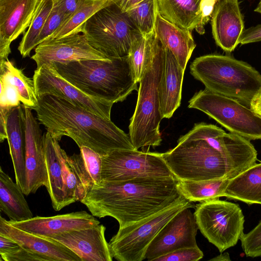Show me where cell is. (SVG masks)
<instances>
[{"instance_id":"1","label":"cell","mask_w":261,"mask_h":261,"mask_svg":"<svg viewBox=\"0 0 261 261\" xmlns=\"http://www.w3.org/2000/svg\"><path fill=\"white\" fill-rule=\"evenodd\" d=\"M179 179L138 178L118 182H100L81 201L91 214L115 219L122 228L172 205L183 195Z\"/></svg>"},{"instance_id":"2","label":"cell","mask_w":261,"mask_h":261,"mask_svg":"<svg viewBox=\"0 0 261 261\" xmlns=\"http://www.w3.org/2000/svg\"><path fill=\"white\" fill-rule=\"evenodd\" d=\"M37 99L33 109L37 119L56 140L69 137L79 148L86 146L101 156L116 150L135 149L129 134L111 119L52 94H43Z\"/></svg>"},{"instance_id":"3","label":"cell","mask_w":261,"mask_h":261,"mask_svg":"<svg viewBox=\"0 0 261 261\" xmlns=\"http://www.w3.org/2000/svg\"><path fill=\"white\" fill-rule=\"evenodd\" d=\"M50 65L85 94L113 104L123 101L133 91H138V83L128 56L111 60H83Z\"/></svg>"},{"instance_id":"4","label":"cell","mask_w":261,"mask_h":261,"mask_svg":"<svg viewBox=\"0 0 261 261\" xmlns=\"http://www.w3.org/2000/svg\"><path fill=\"white\" fill-rule=\"evenodd\" d=\"M165 48L153 34L139 81L138 99L130 119L129 136L135 149L156 147L162 142L160 124L159 86L162 74Z\"/></svg>"},{"instance_id":"5","label":"cell","mask_w":261,"mask_h":261,"mask_svg":"<svg viewBox=\"0 0 261 261\" xmlns=\"http://www.w3.org/2000/svg\"><path fill=\"white\" fill-rule=\"evenodd\" d=\"M190 73L205 89L234 99L250 108L261 88V74L254 67L229 55L209 54L196 58Z\"/></svg>"},{"instance_id":"6","label":"cell","mask_w":261,"mask_h":261,"mask_svg":"<svg viewBox=\"0 0 261 261\" xmlns=\"http://www.w3.org/2000/svg\"><path fill=\"white\" fill-rule=\"evenodd\" d=\"M163 156L179 180L227 178V165L222 153L192 129L178 139L175 147L163 153Z\"/></svg>"},{"instance_id":"7","label":"cell","mask_w":261,"mask_h":261,"mask_svg":"<svg viewBox=\"0 0 261 261\" xmlns=\"http://www.w3.org/2000/svg\"><path fill=\"white\" fill-rule=\"evenodd\" d=\"M139 33L126 13L114 3L98 11L82 29L89 44L110 60L127 57Z\"/></svg>"},{"instance_id":"8","label":"cell","mask_w":261,"mask_h":261,"mask_svg":"<svg viewBox=\"0 0 261 261\" xmlns=\"http://www.w3.org/2000/svg\"><path fill=\"white\" fill-rule=\"evenodd\" d=\"M182 196L167 208L132 225L119 228L109 242L113 258L119 261H142L154 237L176 214L195 205Z\"/></svg>"},{"instance_id":"9","label":"cell","mask_w":261,"mask_h":261,"mask_svg":"<svg viewBox=\"0 0 261 261\" xmlns=\"http://www.w3.org/2000/svg\"><path fill=\"white\" fill-rule=\"evenodd\" d=\"M188 108L205 113L231 133L249 140H261V117L234 99L205 88L194 94Z\"/></svg>"},{"instance_id":"10","label":"cell","mask_w":261,"mask_h":261,"mask_svg":"<svg viewBox=\"0 0 261 261\" xmlns=\"http://www.w3.org/2000/svg\"><path fill=\"white\" fill-rule=\"evenodd\" d=\"M195 208L198 229L221 253L237 244L245 222L238 204L215 199L201 202Z\"/></svg>"},{"instance_id":"11","label":"cell","mask_w":261,"mask_h":261,"mask_svg":"<svg viewBox=\"0 0 261 261\" xmlns=\"http://www.w3.org/2000/svg\"><path fill=\"white\" fill-rule=\"evenodd\" d=\"M101 159L100 182H118L138 178L176 177L166 163L163 153L118 149L102 156Z\"/></svg>"},{"instance_id":"12","label":"cell","mask_w":261,"mask_h":261,"mask_svg":"<svg viewBox=\"0 0 261 261\" xmlns=\"http://www.w3.org/2000/svg\"><path fill=\"white\" fill-rule=\"evenodd\" d=\"M33 80L37 97L45 94L59 96L92 113L111 119L113 103L85 94L61 76L52 65H43L37 68Z\"/></svg>"},{"instance_id":"13","label":"cell","mask_w":261,"mask_h":261,"mask_svg":"<svg viewBox=\"0 0 261 261\" xmlns=\"http://www.w3.org/2000/svg\"><path fill=\"white\" fill-rule=\"evenodd\" d=\"M191 208L183 209L166 224L148 246L144 259L154 261L176 250L198 246V227Z\"/></svg>"},{"instance_id":"14","label":"cell","mask_w":261,"mask_h":261,"mask_svg":"<svg viewBox=\"0 0 261 261\" xmlns=\"http://www.w3.org/2000/svg\"><path fill=\"white\" fill-rule=\"evenodd\" d=\"M31 59L35 62L37 68L53 63L90 59L110 60L94 49L82 33L45 40L36 46Z\"/></svg>"},{"instance_id":"15","label":"cell","mask_w":261,"mask_h":261,"mask_svg":"<svg viewBox=\"0 0 261 261\" xmlns=\"http://www.w3.org/2000/svg\"><path fill=\"white\" fill-rule=\"evenodd\" d=\"M42 0H0V63L8 60L10 45L29 28Z\"/></svg>"},{"instance_id":"16","label":"cell","mask_w":261,"mask_h":261,"mask_svg":"<svg viewBox=\"0 0 261 261\" xmlns=\"http://www.w3.org/2000/svg\"><path fill=\"white\" fill-rule=\"evenodd\" d=\"M32 109L24 106L25 115V168L28 196L48 185V175L44 148L43 134Z\"/></svg>"},{"instance_id":"17","label":"cell","mask_w":261,"mask_h":261,"mask_svg":"<svg viewBox=\"0 0 261 261\" xmlns=\"http://www.w3.org/2000/svg\"><path fill=\"white\" fill-rule=\"evenodd\" d=\"M12 226L44 238L88 228L100 224L92 214L85 211L50 217L36 216L22 221H8Z\"/></svg>"},{"instance_id":"18","label":"cell","mask_w":261,"mask_h":261,"mask_svg":"<svg viewBox=\"0 0 261 261\" xmlns=\"http://www.w3.org/2000/svg\"><path fill=\"white\" fill-rule=\"evenodd\" d=\"M106 229L104 225L99 224L51 238L71 250L82 261H112L113 257L105 238Z\"/></svg>"},{"instance_id":"19","label":"cell","mask_w":261,"mask_h":261,"mask_svg":"<svg viewBox=\"0 0 261 261\" xmlns=\"http://www.w3.org/2000/svg\"><path fill=\"white\" fill-rule=\"evenodd\" d=\"M212 32L216 44L228 53L238 46L244 30L238 0H218L211 18Z\"/></svg>"},{"instance_id":"20","label":"cell","mask_w":261,"mask_h":261,"mask_svg":"<svg viewBox=\"0 0 261 261\" xmlns=\"http://www.w3.org/2000/svg\"><path fill=\"white\" fill-rule=\"evenodd\" d=\"M0 234L14 240L21 247L47 257L52 261H82L76 254L61 243L16 228L1 216Z\"/></svg>"},{"instance_id":"21","label":"cell","mask_w":261,"mask_h":261,"mask_svg":"<svg viewBox=\"0 0 261 261\" xmlns=\"http://www.w3.org/2000/svg\"><path fill=\"white\" fill-rule=\"evenodd\" d=\"M164 48L163 71L159 86L160 111L162 119L171 118L180 105L185 71L173 54Z\"/></svg>"},{"instance_id":"22","label":"cell","mask_w":261,"mask_h":261,"mask_svg":"<svg viewBox=\"0 0 261 261\" xmlns=\"http://www.w3.org/2000/svg\"><path fill=\"white\" fill-rule=\"evenodd\" d=\"M25 120L24 106L20 104L11 110L7 122V140L15 180L24 194L27 187Z\"/></svg>"},{"instance_id":"23","label":"cell","mask_w":261,"mask_h":261,"mask_svg":"<svg viewBox=\"0 0 261 261\" xmlns=\"http://www.w3.org/2000/svg\"><path fill=\"white\" fill-rule=\"evenodd\" d=\"M154 33L163 46L173 54L179 65L185 70L196 47L191 32L180 29L167 21L157 10Z\"/></svg>"},{"instance_id":"24","label":"cell","mask_w":261,"mask_h":261,"mask_svg":"<svg viewBox=\"0 0 261 261\" xmlns=\"http://www.w3.org/2000/svg\"><path fill=\"white\" fill-rule=\"evenodd\" d=\"M158 10L163 18L180 29L200 34L201 28V7L203 0H156Z\"/></svg>"},{"instance_id":"25","label":"cell","mask_w":261,"mask_h":261,"mask_svg":"<svg viewBox=\"0 0 261 261\" xmlns=\"http://www.w3.org/2000/svg\"><path fill=\"white\" fill-rule=\"evenodd\" d=\"M44 152L48 175L46 188L53 208L59 211L65 207L63 168L58 152V141L46 132L43 134Z\"/></svg>"},{"instance_id":"26","label":"cell","mask_w":261,"mask_h":261,"mask_svg":"<svg viewBox=\"0 0 261 261\" xmlns=\"http://www.w3.org/2000/svg\"><path fill=\"white\" fill-rule=\"evenodd\" d=\"M223 197L248 204H261V163L254 164L230 179Z\"/></svg>"},{"instance_id":"27","label":"cell","mask_w":261,"mask_h":261,"mask_svg":"<svg viewBox=\"0 0 261 261\" xmlns=\"http://www.w3.org/2000/svg\"><path fill=\"white\" fill-rule=\"evenodd\" d=\"M24 195L18 184L1 167L0 210L10 220L18 222L33 217Z\"/></svg>"},{"instance_id":"28","label":"cell","mask_w":261,"mask_h":261,"mask_svg":"<svg viewBox=\"0 0 261 261\" xmlns=\"http://www.w3.org/2000/svg\"><path fill=\"white\" fill-rule=\"evenodd\" d=\"M79 154L68 156L69 163L86 195L101 181V156L86 146L80 148Z\"/></svg>"},{"instance_id":"29","label":"cell","mask_w":261,"mask_h":261,"mask_svg":"<svg viewBox=\"0 0 261 261\" xmlns=\"http://www.w3.org/2000/svg\"><path fill=\"white\" fill-rule=\"evenodd\" d=\"M230 179L220 178L201 181L180 180L181 194L191 202H203L223 197Z\"/></svg>"},{"instance_id":"30","label":"cell","mask_w":261,"mask_h":261,"mask_svg":"<svg viewBox=\"0 0 261 261\" xmlns=\"http://www.w3.org/2000/svg\"><path fill=\"white\" fill-rule=\"evenodd\" d=\"M113 3L111 0H80L75 10L60 28L47 39L60 38L82 33L83 25L93 15Z\"/></svg>"},{"instance_id":"31","label":"cell","mask_w":261,"mask_h":261,"mask_svg":"<svg viewBox=\"0 0 261 261\" xmlns=\"http://www.w3.org/2000/svg\"><path fill=\"white\" fill-rule=\"evenodd\" d=\"M0 76L5 77L15 88L20 101L24 106L32 109L36 107L38 99L33 80L26 76L9 60L0 63Z\"/></svg>"},{"instance_id":"32","label":"cell","mask_w":261,"mask_h":261,"mask_svg":"<svg viewBox=\"0 0 261 261\" xmlns=\"http://www.w3.org/2000/svg\"><path fill=\"white\" fill-rule=\"evenodd\" d=\"M53 6V0H42L27 31L23 33L18 47L23 58L29 56L38 45V40L46 20Z\"/></svg>"},{"instance_id":"33","label":"cell","mask_w":261,"mask_h":261,"mask_svg":"<svg viewBox=\"0 0 261 261\" xmlns=\"http://www.w3.org/2000/svg\"><path fill=\"white\" fill-rule=\"evenodd\" d=\"M157 10L156 0H143L125 13L137 30L147 36L154 32Z\"/></svg>"},{"instance_id":"34","label":"cell","mask_w":261,"mask_h":261,"mask_svg":"<svg viewBox=\"0 0 261 261\" xmlns=\"http://www.w3.org/2000/svg\"><path fill=\"white\" fill-rule=\"evenodd\" d=\"M58 149L63 168L65 204L66 206L76 201H81L86 196V193L71 167L69 155L60 145Z\"/></svg>"},{"instance_id":"35","label":"cell","mask_w":261,"mask_h":261,"mask_svg":"<svg viewBox=\"0 0 261 261\" xmlns=\"http://www.w3.org/2000/svg\"><path fill=\"white\" fill-rule=\"evenodd\" d=\"M153 33L144 36L139 33L133 41L128 57L138 83L143 72Z\"/></svg>"},{"instance_id":"36","label":"cell","mask_w":261,"mask_h":261,"mask_svg":"<svg viewBox=\"0 0 261 261\" xmlns=\"http://www.w3.org/2000/svg\"><path fill=\"white\" fill-rule=\"evenodd\" d=\"M53 1L52 9L48 16L38 40V45L57 32L68 18L59 3Z\"/></svg>"},{"instance_id":"37","label":"cell","mask_w":261,"mask_h":261,"mask_svg":"<svg viewBox=\"0 0 261 261\" xmlns=\"http://www.w3.org/2000/svg\"><path fill=\"white\" fill-rule=\"evenodd\" d=\"M240 240L247 256H261V222L248 233H243Z\"/></svg>"},{"instance_id":"38","label":"cell","mask_w":261,"mask_h":261,"mask_svg":"<svg viewBox=\"0 0 261 261\" xmlns=\"http://www.w3.org/2000/svg\"><path fill=\"white\" fill-rule=\"evenodd\" d=\"M203 257L198 246L183 248L160 256L154 261H197Z\"/></svg>"},{"instance_id":"39","label":"cell","mask_w":261,"mask_h":261,"mask_svg":"<svg viewBox=\"0 0 261 261\" xmlns=\"http://www.w3.org/2000/svg\"><path fill=\"white\" fill-rule=\"evenodd\" d=\"M0 106L15 107L20 105L18 93L15 88L5 77L0 76Z\"/></svg>"},{"instance_id":"40","label":"cell","mask_w":261,"mask_h":261,"mask_svg":"<svg viewBox=\"0 0 261 261\" xmlns=\"http://www.w3.org/2000/svg\"><path fill=\"white\" fill-rule=\"evenodd\" d=\"M1 261H52L45 256L31 252L20 246L10 254L1 256Z\"/></svg>"},{"instance_id":"41","label":"cell","mask_w":261,"mask_h":261,"mask_svg":"<svg viewBox=\"0 0 261 261\" xmlns=\"http://www.w3.org/2000/svg\"><path fill=\"white\" fill-rule=\"evenodd\" d=\"M261 41V24L244 29L239 39L241 45Z\"/></svg>"},{"instance_id":"42","label":"cell","mask_w":261,"mask_h":261,"mask_svg":"<svg viewBox=\"0 0 261 261\" xmlns=\"http://www.w3.org/2000/svg\"><path fill=\"white\" fill-rule=\"evenodd\" d=\"M20 246L14 240L0 234V255L3 256L17 250Z\"/></svg>"},{"instance_id":"43","label":"cell","mask_w":261,"mask_h":261,"mask_svg":"<svg viewBox=\"0 0 261 261\" xmlns=\"http://www.w3.org/2000/svg\"><path fill=\"white\" fill-rule=\"evenodd\" d=\"M13 108L0 106V141L7 139V122L8 115Z\"/></svg>"},{"instance_id":"44","label":"cell","mask_w":261,"mask_h":261,"mask_svg":"<svg viewBox=\"0 0 261 261\" xmlns=\"http://www.w3.org/2000/svg\"><path fill=\"white\" fill-rule=\"evenodd\" d=\"M123 12H126L143 0H111Z\"/></svg>"},{"instance_id":"45","label":"cell","mask_w":261,"mask_h":261,"mask_svg":"<svg viewBox=\"0 0 261 261\" xmlns=\"http://www.w3.org/2000/svg\"><path fill=\"white\" fill-rule=\"evenodd\" d=\"M250 108L261 117V88L252 98Z\"/></svg>"},{"instance_id":"46","label":"cell","mask_w":261,"mask_h":261,"mask_svg":"<svg viewBox=\"0 0 261 261\" xmlns=\"http://www.w3.org/2000/svg\"><path fill=\"white\" fill-rule=\"evenodd\" d=\"M212 261H230L229 254L228 252L221 253L220 255L210 259Z\"/></svg>"},{"instance_id":"47","label":"cell","mask_w":261,"mask_h":261,"mask_svg":"<svg viewBox=\"0 0 261 261\" xmlns=\"http://www.w3.org/2000/svg\"><path fill=\"white\" fill-rule=\"evenodd\" d=\"M254 11L258 13L261 14V0L259 1L258 5L254 10Z\"/></svg>"},{"instance_id":"48","label":"cell","mask_w":261,"mask_h":261,"mask_svg":"<svg viewBox=\"0 0 261 261\" xmlns=\"http://www.w3.org/2000/svg\"><path fill=\"white\" fill-rule=\"evenodd\" d=\"M56 1H61V0H56Z\"/></svg>"}]
</instances>
